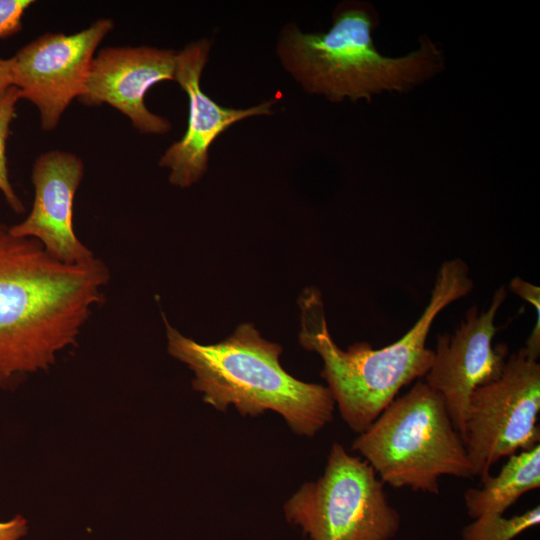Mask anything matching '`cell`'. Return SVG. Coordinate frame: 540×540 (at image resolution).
Instances as JSON below:
<instances>
[{
    "mask_svg": "<svg viewBox=\"0 0 540 540\" xmlns=\"http://www.w3.org/2000/svg\"><path fill=\"white\" fill-rule=\"evenodd\" d=\"M20 100L15 86L9 87L0 95V192L8 206L16 214L23 213L25 207L9 177L6 148L11 125L16 117L17 103Z\"/></svg>",
    "mask_w": 540,
    "mask_h": 540,
    "instance_id": "15",
    "label": "cell"
},
{
    "mask_svg": "<svg viewBox=\"0 0 540 540\" xmlns=\"http://www.w3.org/2000/svg\"><path fill=\"white\" fill-rule=\"evenodd\" d=\"M507 290L500 286L486 310L470 307L454 333L437 335L434 358L424 382L444 399L456 430L464 438L469 397L500 377L508 358L505 344L492 345L496 314Z\"/></svg>",
    "mask_w": 540,
    "mask_h": 540,
    "instance_id": "9",
    "label": "cell"
},
{
    "mask_svg": "<svg viewBox=\"0 0 540 540\" xmlns=\"http://www.w3.org/2000/svg\"><path fill=\"white\" fill-rule=\"evenodd\" d=\"M473 287L466 262L460 258L446 260L438 269L427 306L409 331L379 349L367 342H355L346 350L329 332L320 291L313 286L303 290L298 299L299 343L321 357V376L352 431L363 433L403 387L426 375L434 358L426 340L436 316L467 296Z\"/></svg>",
    "mask_w": 540,
    "mask_h": 540,
    "instance_id": "2",
    "label": "cell"
},
{
    "mask_svg": "<svg viewBox=\"0 0 540 540\" xmlns=\"http://www.w3.org/2000/svg\"><path fill=\"white\" fill-rule=\"evenodd\" d=\"M539 523L540 507L535 506L512 517L488 515L473 519L463 527L461 537L462 540H514Z\"/></svg>",
    "mask_w": 540,
    "mask_h": 540,
    "instance_id": "14",
    "label": "cell"
},
{
    "mask_svg": "<svg viewBox=\"0 0 540 540\" xmlns=\"http://www.w3.org/2000/svg\"><path fill=\"white\" fill-rule=\"evenodd\" d=\"M284 514L310 540H392L401 527L371 465L337 442L323 474L287 500Z\"/></svg>",
    "mask_w": 540,
    "mask_h": 540,
    "instance_id": "6",
    "label": "cell"
},
{
    "mask_svg": "<svg viewBox=\"0 0 540 540\" xmlns=\"http://www.w3.org/2000/svg\"><path fill=\"white\" fill-rule=\"evenodd\" d=\"M109 279L99 258L62 263L0 222V387L49 369L74 346Z\"/></svg>",
    "mask_w": 540,
    "mask_h": 540,
    "instance_id": "1",
    "label": "cell"
},
{
    "mask_svg": "<svg viewBox=\"0 0 540 540\" xmlns=\"http://www.w3.org/2000/svg\"><path fill=\"white\" fill-rule=\"evenodd\" d=\"M12 84V60L0 56V95Z\"/></svg>",
    "mask_w": 540,
    "mask_h": 540,
    "instance_id": "18",
    "label": "cell"
},
{
    "mask_svg": "<svg viewBox=\"0 0 540 540\" xmlns=\"http://www.w3.org/2000/svg\"><path fill=\"white\" fill-rule=\"evenodd\" d=\"M84 169L82 159L74 153L54 149L40 154L32 167V208L23 221L10 226V232L38 241L62 263L93 260V252L77 238L73 227L74 198Z\"/></svg>",
    "mask_w": 540,
    "mask_h": 540,
    "instance_id": "12",
    "label": "cell"
},
{
    "mask_svg": "<svg viewBox=\"0 0 540 540\" xmlns=\"http://www.w3.org/2000/svg\"><path fill=\"white\" fill-rule=\"evenodd\" d=\"M378 21L370 4L345 2L335 9L327 32L303 33L295 24L286 25L277 54L307 93L333 102L369 101L383 92H407L442 70L443 52L426 36L406 55H383L372 37Z\"/></svg>",
    "mask_w": 540,
    "mask_h": 540,
    "instance_id": "4",
    "label": "cell"
},
{
    "mask_svg": "<svg viewBox=\"0 0 540 540\" xmlns=\"http://www.w3.org/2000/svg\"><path fill=\"white\" fill-rule=\"evenodd\" d=\"M540 364L524 348L508 356L500 377L469 397L463 442L473 477L539 444Z\"/></svg>",
    "mask_w": 540,
    "mask_h": 540,
    "instance_id": "7",
    "label": "cell"
},
{
    "mask_svg": "<svg viewBox=\"0 0 540 540\" xmlns=\"http://www.w3.org/2000/svg\"><path fill=\"white\" fill-rule=\"evenodd\" d=\"M31 0H0V39L11 37L22 29V19Z\"/></svg>",
    "mask_w": 540,
    "mask_h": 540,
    "instance_id": "16",
    "label": "cell"
},
{
    "mask_svg": "<svg viewBox=\"0 0 540 540\" xmlns=\"http://www.w3.org/2000/svg\"><path fill=\"white\" fill-rule=\"evenodd\" d=\"M114 22L100 18L76 33H46L12 57V84L39 112L43 131L56 129L73 100L86 90L93 59Z\"/></svg>",
    "mask_w": 540,
    "mask_h": 540,
    "instance_id": "8",
    "label": "cell"
},
{
    "mask_svg": "<svg viewBox=\"0 0 540 540\" xmlns=\"http://www.w3.org/2000/svg\"><path fill=\"white\" fill-rule=\"evenodd\" d=\"M176 54L146 45L102 48L96 52L85 93L78 100L89 107L112 106L142 134H166L171 123L152 113L144 100L155 84L175 81Z\"/></svg>",
    "mask_w": 540,
    "mask_h": 540,
    "instance_id": "10",
    "label": "cell"
},
{
    "mask_svg": "<svg viewBox=\"0 0 540 540\" xmlns=\"http://www.w3.org/2000/svg\"><path fill=\"white\" fill-rule=\"evenodd\" d=\"M384 484L438 495L442 476L472 478L463 439L443 397L418 380L352 443Z\"/></svg>",
    "mask_w": 540,
    "mask_h": 540,
    "instance_id": "5",
    "label": "cell"
},
{
    "mask_svg": "<svg viewBox=\"0 0 540 540\" xmlns=\"http://www.w3.org/2000/svg\"><path fill=\"white\" fill-rule=\"evenodd\" d=\"M210 46V41L203 38L176 54L175 81L188 96V123L183 137L161 156L159 166L169 169V182L179 188H189L202 178L207 171L211 144L228 127L248 117L273 113V101L234 109L220 106L202 91L200 79Z\"/></svg>",
    "mask_w": 540,
    "mask_h": 540,
    "instance_id": "11",
    "label": "cell"
},
{
    "mask_svg": "<svg viewBox=\"0 0 540 540\" xmlns=\"http://www.w3.org/2000/svg\"><path fill=\"white\" fill-rule=\"evenodd\" d=\"M540 487V445L508 457L495 476L489 474L481 486L464 492L467 514L477 519L488 515H504L525 493Z\"/></svg>",
    "mask_w": 540,
    "mask_h": 540,
    "instance_id": "13",
    "label": "cell"
},
{
    "mask_svg": "<svg viewBox=\"0 0 540 540\" xmlns=\"http://www.w3.org/2000/svg\"><path fill=\"white\" fill-rule=\"evenodd\" d=\"M27 531V520L21 515H16L6 522H0V540H20Z\"/></svg>",
    "mask_w": 540,
    "mask_h": 540,
    "instance_id": "17",
    "label": "cell"
},
{
    "mask_svg": "<svg viewBox=\"0 0 540 540\" xmlns=\"http://www.w3.org/2000/svg\"><path fill=\"white\" fill-rule=\"evenodd\" d=\"M163 321L169 354L194 373L192 387L205 403L219 411L229 406L242 416L268 410L283 417L290 429L313 437L333 419L336 407L327 386L290 375L280 363L283 348L242 323L226 339L201 344Z\"/></svg>",
    "mask_w": 540,
    "mask_h": 540,
    "instance_id": "3",
    "label": "cell"
}]
</instances>
